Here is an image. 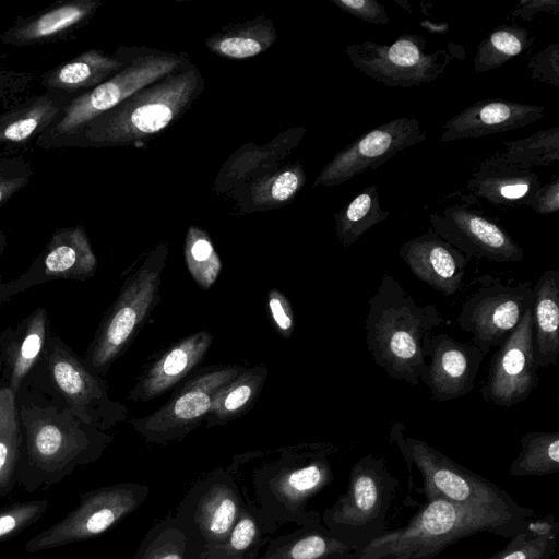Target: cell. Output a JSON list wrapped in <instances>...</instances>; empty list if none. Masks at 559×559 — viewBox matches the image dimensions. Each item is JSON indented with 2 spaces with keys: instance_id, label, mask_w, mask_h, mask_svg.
<instances>
[{
  "instance_id": "6da1fadb",
  "label": "cell",
  "mask_w": 559,
  "mask_h": 559,
  "mask_svg": "<svg viewBox=\"0 0 559 559\" xmlns=\"http://www.w3.org/2000/svg\"><path fill=\"white\" fill-rule=\"evenodd\" d=\"M16 404L22 444L15 484L26 492L59 484L75 468L96 462L112 440L26 379Z\"/></svg>"
},
{
  "instance_id": "7a4b0ae2",
  "label": "cell",
  "mask_w": 559,
  "mask_h": 559,
  "mask_svg": "<svg viewBox=\"0 0 559 559\" xmlns=\"http://www.w3.org/2000/svg\"><path fill=\"white\" fill-rule=\"evenodd\" d=\"M204 87L201 71L190 62L92 120L67 148L144 146L177 122Z\"/></svg>"
},
{
  "instance_id": "3957f363",
  "label": "cell",
  "mask_w": 559,
  "mask_h": 559,
  "mask_svg": "<svg viewBox=\"0 0 559 559\" xmlns=\"http://www.w3.org/2000/svg\"><path fill=\"white\" fill-rule=\"evenodd\" d=\"M527 520L430 495L406 525L388 530L357 548L354 559H431L450 545L477 533L511 538L524 528Z\"/></svg>"
},
{
  "instance_id": "277c9868",
  "label": "cell",
  "mask_w": 559,
  "mask_h": 559,
  "mask_svg": "<svg viewBox=\"0 0 559 559\" xmlns=\"http://www.w3.org/2000/svg\"><path fill=\"white\" fill-rule=\"evenodd\" d=\"M444 322L433 304L417 305L402 284L383 274L368 300L367 349L390 378L417 386L426 365L423 338Z\"/></svg>"
},
{
  "instance_id": "5b68a950",
  "label": "cell",
  "mask_w": 559,
  "mask_h": 559,
  "mask_svg": "<svg viewBox=\"0 0 559 559\" xmlns=\"http://www.w3.org/2000/svg\"><path fill=\"white\" fill-rule=\"evenodd\" d=\"M332 445H311L301 452L285 454L254 474L257 510L270 535L278 526H298L321 521L316 511H307L308 501L333 481L329 461Z\"/></svg>"
},
{
  "instance_id": "8992f818",
  "label": "cell",
  "mask_w": 559,
  "mask_h": 559,
  "mask_svg": "<svg viewBox=\"0 0 559 559\" xmlns=\"http://www.w3.org/2000/svg\"><path fill=\"white\" fill-rule=\"evenodd\" d=\"M186 53L133 48L126 66L91 91L69 102L40 134L35 148H67L92 120L112 109L142 87L189 64Z\"/></svg>"
},
{
  "instance_id": "52a82bcc",
  "label": "cell",
  "mask_w": 559,
  "mask_h": 559,
  "mask_svg": "<svg viewBox=\"0 0 559 559\" xmlns=\"http://www.w3.org/2000/svg\"><path fill=\"white\" fill-rule=\"evenodd\" d=\"M26 380L59 400L79 419L103 431L126 419L127 407L109 397L102 376L51 330L44 355Z\"/></svg>"
},
{
  "instance_id": "ba28073f",
  "label": "cell",
  "mask_w": 559,
  "mask_h": 559,
  "mask_svg": "<svg viewBox=\"0 0 559 559\" xmlns=\"http://www.w3.org/2000/svg\"><path fill=\"white\" fill-rule=\"evenodd\" d=\"M397 485L385 459L367 454L354 464L345 492L324 510L321 523L356 549L367 545L388 531Z\"/></svg>"
},
{
  "instance_id": "9c48e42d",
  "label": "cell",
  "mask_w": 559,
  "mask_h": 559,
  "mask_svg": "<svg viewBox=\"0 0 559 559\" xmlns=\"http://www.w3.org/2000/svg\"><path fill=\"white\" fill-rule=\"evenodd\" d=\"M390 439L400 449L407 466L415 465L420 472L425 496L437 495L461 506L481 507L526 519L535 515L534 510L519 504L506 490L426 441L405 437L402 423L392 425Z\"/></svg>"
},
{
  "instance_id": "30bf717a",
  "label": "cell",
  "mask_w": 559,
  "mask_h": 559,
  "mask_svg": "<svg viewBox=\"0 0 559 559\" xmlns=\"http://www.w3.org/2000/svg\"><path fill=\"white\" fill-rule=\"evenodd\" d=\"M167 255V243H158L128 276L115 302L103 317L83 357L96 373L103 376L108 371L157 302Z\"/></svg>"
},
{
  "instance_id": "8fae6325",
  "label": "cell",
  "mask_w": 559,
  "mask_h": 559,
  "mask_svg": "<svg viewBox=\"0 0 559 559\" xmlns=\"http://www.w3.org/2000/svg\"><path fill=\"white\" fill-rule=\"evenodd\" d=\"M148 493L146 485L131 481L83 491L78 506L29 538L25 550L34 554L97 537L136 510Z\"/></svg>"
},
{
  "instance_id": "7c38bea8",
  "label": "cell",
  "mask_w": 559,
  "mask_h": 559,
  "mask_svg": "<svg viewBox=\"0 0 559 559\" xmlns=\"http://www.w3.org/2000/svg\"><path fill=\"white\" fill-rule=\"evenodd\" d=\"M421 35L403 34L392 44L364 41L346 47L352 66L388 87L411 88L437 80L453 60L445 49L426 50Z\"/></svg>"
},
{
  "instance_id": "4fadbf2b",
  "label": "cell",
  "mask_w": 559,
  "mask_h": 559,
  "mask_svg": "<svg viewBox=\"0 0 559 559\" xmlns=\"http://www.w3.org/2000/svg\"><path fill=\"white\" fill-rule=\"evenodd\" d=\"M245 503L231 473L216 469L188 490L174 516L193 546L204 550L227 540Z\"/></svg>"
},
{
  "instance_id": "5bb4252c",
  "label": "cell",
  "mask_w": 559,
  "mask_h": 559,
  "mask_svg": "<svg viewBox=\"0 0 559 559\" xmlns=\"http://www.w3.org/2000/svg\"><path fill=\"white\" fill-rule=\"evenodd\" d=\"M486 280L465 299L456 318L460 329L472 335L471 342L485 356L509 337L534 301L531 281L512 285Z\"/></svg>"
},
{
  "instance_id": "9a60e30c",
  "label": "cell",
  "mask_w": 559,
  "mask_h": 559,
  "mask_svg": "<svg viewBox=\"0 0 559 559\" xmlns=\"http://www.w3.org/2000/svg\"><path fill=\"white\" fill-rule=\"evenodd\" d=\"M242 370L238 366H223L199 372L153 414L132 419L134 429L153 443L181 439L204 420L218 391Z\"/></svg>"
},
{
  "instance_id": "2e32d148",
  "label": "cell",
  "mask_w": 559,
  "mask_h": 559,
  "mask_svg": "<svg viewBox=\"0 0 559 559\" xmlns=\"http://www.w3.org/2000/svg\"><path fill=\"white\" fill-rule=\"evenodd\" d=\"M426 131L414 118L384 122L338 151L317 176L313 187L344 183L366 170H373L411 146L421 143Z\"/></svg>"
},
{
  "instance_id": "e0dca14e",
  "label": "cell",
  "mask_w": 559,
  "mask_h": 559,
  "mask_svg": "<svg viewBox=\"0 0 559 559\" xmlns=\"http://www.w3.org/2000/svg\"><path fill=\"white\" fill-rule=\"evenodd\" d=\"M534 320L528 308L518 326L492 356L479 389L483 400L500 407L525 401L539 383Z\"/></svg>"
},
{
  "instance_id": "ac0fdd59",
  "label": "cell",
  "mask_w": 559,
  "mask_h": 559,
  "mask_svg": "<svg viewBox=\"0 0 559 559\" xmlns=\"http://www.w3.org/2000/svg\"><path fill=\"white\" fill-rule=\"evenodd\" d=\"M433 231L469 261L519 262L523 248L500 225L474 210L469 203L455 204L429 215Z\"/></svg>"
},
{
  "instance_id": "d6986e66",
  "label": "cell",
  "mask_w": 559,
  "mask_h": 559,
  "mask_svg": "<svg viewBox=\"0 0 559 559\" xmlns=\"http://www.w3.org/2000/svg\"><path fill=\"white\" fill-rule=\"evenodd\" d=\"M97 258L82 225L56 229L41 252L20 276L9 281L12 296L57 280L86 281Z\"/></svg>"
},
{
  "instance_id": "ffe728a7",
  "label": "cell",
  "mask_w": 559,
  "mask_h": 559,
  "mask_svg": "<svg viewBox=\"0 0 559 559\" xmlns=\"http://www.w3.org/2000/svg\"><path fill=\"white\" fill-rule=\"evenodd\" d=\"M423 353L430 360L426 361L420 382L437 402L452 401L473 391L486 357L472 342H460L444 333L426 334Z\"/></svg>"
},
{
  "instance_id": "44dd1931",
  "label": "cell",
  "mask_w": 559,
  "mask_h": 559,
  "mask_svg": "<svg viewBox=\"0 0 559 559\" xmlns=\"http://www.w3.org/2000/svg\"><path fill=\"white\" fill-rule=\"evenodd\" d=\"M102 5L100 0L58 1L34 14L16 16L0 33V41L23 48L70 40L90 24Z\"/></svg>"
},
{
  "instance_id": "7402d4cb",
  "label": "cell",
  "mask_w": 559,
  "mask_h": 559,
  "mask_svg": "<svg viewBox=\"0 0 559 559\" xmlns=\"http://www.w3.org/2000/svg\"><path fill=\"white\" fill-rule=\"evenodd\" d=\"M399 254L419 281L442 295L452 296L463 287L469 260L431 227L404 242Z\"/></svg>"
},
{
  "instance_id": "603a6c76",
  "label": "cell",
  "mask_w": 559,
  "mask_h": 559,
  "mask_svg": "<svg viewBox=\"0 0 559 559\" xmlns=\"http://www.w3.org/2000/svg\"><path fill=\"white\" fill-rule=\"evenodd\" d=\"M545 116L542 105L501 98L476 102L454 115L443 126L441 142L477 139L535 123Z\"/></svg>"
},
{
  "instance_id": "cb8c5ba5",
  "label": "cell",
  "mask_w": 559,
  "mask_h": 559,
  "mask_svg": "<svg viewBox=\"0 0 559 559\" xmlns=\"http://www.w3.org/2000/svg\"><path fill=\"white\" fill-rule=\"evenodd\" d=\"M49 329L45 307L33 310L19 323L0 332L1 384L15 395L41 359Z\"/></svg>"
},
{
  "instance_id": "d4e9b609",
  "label": "cell",
  "mask_w": 559,
  "mask_h": 559,
  "mask_svg": "<svg viewBox=\"0 0 559 559\" xmlns=\"http://www.w3.org/2000/svg\"><path fill=\"white\" fill-rule=\"evenodd\" d=\"M540 186L535 171L508 164L495 153L480 162L466 190L492 205L511 209L532 206Z\"/></svg>"
},
{
  "instance_id": "484cf974",
  "label": "cell",
  "mask_w": 559,
  "mask_h": 559,
  "mask_svg": "<svg viewBox=\"0 0 559 559\" xmlns=\"http://www.w3.org/2000/svg\"><path fill=\"white\" fill-rule=\"evenodd\" d=\"M71 98L43 91L26 96L0 112V147L5 154L35 147L40 134L57 119Z\"/></svg>"
},
{
  "instance_id": "4316f807",
  "label": "cell",
  "mask_w": 559,
  "mask_h": 559,
  "mask_svg": "<svg viewBox=\"0 0 559 559\" xmlns=\"http://www.w3.org/2000/svg\"><path fill=\"white\" fill-rule=\"evenodd\" d=\"M130 52L131 49L124 47L112 55L102 49L85 50L43 73L40 84L45 91L73 99L120 71Z\"/></svg>"
},
{
  "instance_id": "83f0119b",
  "label": "cell",
  "mask_w": 559,
  "mask_h": 559,
  "mask_svg": "<svg viewBox=\"0 0 559 559\" xmlns=\"http://www.w3.org/2000/svg\"><path fill=\"white\" fill-rule=\"evenodd\" d=\"M212 341L211 333L201 331L173 345L146 370L129 399L147 401L168 391L201 362Z\"/></svg>"
},
{
  "instance_id": "f1b7e54d",
  "label": "cell",
  "mask_w": 559,
  "mask_h": 559,
  "mask_svg": "<svg viewBox=\"0 0 559 559\" xmlns=\"http://www.w3.org/2000/svg\"><path fill=\"white\" fill-rule=\"evenodd\" d=\"M355 554L320 521L269 540L257 559H354Z\"/></svg>"
},
{
  "instance_id": "f546056e",
  "label": "cell",
  "mask_w": 559,
  "mask_h": 559,
  "mask_svg": "<svg viewBox=\"0 0 559 559\" xmlns=\"http://www.w3.org/2000/svg\"><path fill=\"white\" fill-rule=\"evenodd\" d=\"M534 344L539 368L557 366L559 355V270L544 271L533 286Z\"/></svg>"
},
{
  "instance_id": "4dcf8cb0",
  "label": "cell",
  "mask_w": 559,
  "mask_h": 559,
  "mask_svg": "<svg viewBox=\"0 0 559 559\" xmlns=\"http://www.w3.org/2000/svg\"><path fill=\"white\" fill-rule=\"evenodd\" d=\"M277 39L276 27L264 16L231 25L205 40L206 48L223 58L242 60L263 53Z\"/></svg>"
},
{
  "instance_id": "1f68e13d",
  "label": "cell",
  "mask_w": 559,
  "mask_h": 559,
  "mask_svg": "<svg viewBox=\"0 0 559 559\" xmlns=\"http://www.w3.org/2000/svg\"><path fill=\"white\" fill-rule=\"evenodd\" d=\"M255 504L246 499L242 513L223 544L198 550L190 542L188 559H257L269 542Z\"/></svg>"
},
{
  "instance_id": "d6a6232c",
  "label": "cell",
  "mask_w": 559,
  "mask_h": 559,
  "mask_svg": "<svg viewBox=\"0 0 559 559\" xmlns=\"http://www.w3.org/2000/svg\"><path fill=\"white\" fill-rule=\"evenodd\" d=\"M559 521L555 513L528 519L507 546L488 559H551L556 552Z\"/></svg>"
},
{
  "instance_id": "836d02e7",
  "label": "cell",
  "mask_w": 559,
  "mask_h": 559,
  "mask_svg": "<svg viewBox=\"0 0 559 559\" xmlns=\"http://www.w3.org/2000/svg\"><path fill=\"white\" fill-rule=\"evenodd\" d=\"M266 376L264 366L243 369L215 395L204 418L207 425H222L239 416L257 397Z\"/></svg>"
},
{
  "instance_id": "e575fe53",
  "label": "cell",
  "mask_w": 559,
  "mask_h": 559,
  "mask_svg": "<svg viewBox=\"0 0 559 559\" xmlns=\"http://www.w3.org/2000/svg\"><path fill=\"white\" fill-rule=\"evenodd\" d=\"M389 215L380 206L377 185L371 183L334 214L336 237L343 247H349Z\"/></svg>"
},
{
  "instance_id": "d590c367",
  "label": "cell",
  "mask_w": 559,
  "mask_h": 559,
  "mask_svg": "<svg viewBox=\"0 0 559 559\" xmlns=\"http://www.w3.org/2000/svg\"><path fill=\"white\" fill-rule=\"evenodd\" d=\"M22 444V430L16 395L7 386L0 389V496L15 485V473Z\"/></svg>"
},
{
  "instance_id": "8d00e7d4",
  "label": "cell",
  "mask_w": 559,
  "mask_h": 559,
  "mask_svg": "<svg viewBox=\"0 0 559 559\" xmlns=\"http://www.w3.org/2000/svg\"><path fill=\"white\" fill-rule=\"evenodd\" d=\"M512 461L511 476H544L559 472V431H527Z\"/></svg>"
},
{
  "instance_id": "74e56055",
  "label": "cell",
  "mask_w": 559,
  "mask_h": 559,
  "mask_svg": "<svg viewBox=\"0 0 559 559\" xmlns=\"http://www.w3.org/2000/svg\"><path fill=\"white\" fill-rule=\"evenodd\" d=\"M306 183L300 163L289 164L273 174L250 181L248 201L251 207L269 210L290 202Z\"/></svg>"
},
{
  "instance_id": "f35d334b",
  "label": "cell",
  "mask_w": 559,
  "mask_h": 559,
  "mask_svg": "<svg viewBox=\"0 0 559 559\" xmlns=\"http://www.w3.org/2000/svg\"><path fill=\"white\" fill-rule=\"evenodd\" d=\"M534 41L527 29L518 25H501L489 32L477 45L474 70H495L528 49Z\"/></svg>"
},
{
  "instance_id": "ab89813d",
  "label": "cell",
  "mask_w": 559,
  "mask_h": 559,
  "mask_svg": "<svg viewBox=\"0 0 559 559\" xmlns=\"http://www.w3.org/2000/svg\"><path fill=\"white\" fill-rule=\"evenodd\" d=\"M504 151L497 152V156L511 165L523 169L546 167L559 162V127L538 130L532 135L504 142Z\"/></svg>"
},
{
  "instance_id": "60d3db41",
  "label": "cell",
  "mask_w": 559,
  "mask_h": 559,
  "mask_svg": "<svg viewBox=\"0 0 559 559\" xmlns=\"http://www.w3.org/2000/svg\"><path fill=\"white\" fill-rule=\"evenodd\" d=\"M190 539L174 515L154 524L146 533L133 559H188Z\"/></svg>"
},
{
  "instance_id": "b9f144b4",
  "label": "cell",
  "mask_w": 559,
  "mask_h": 559,
  "mask_svg": "<svg viewBox=\"0 0 559 559\" xmlns=\"http://www.w3.org/2000/svg\"><path fill=\"white\" fill-rule=\"evenodd\" d=\"M185 259L197 284L209 289L215 283L222 263L209 234L198 226H191L187 230Z\"/></svg>"
},
{
  "instance_id": "7bdbcfd3",
  "label": "cell",
  "mask_w": 559,
  "mask_h": 559,
  "mask_svg": "<svg viewBox=\"0 0 559 559\" xmlns=\"http://www.w3.org/2000/svg\"><path fill=\"white\" fill-rule=\"evenodd\" d=\"M48 500L14 502L0 509V543L37 522L48 509Z\"/></svg>"
},
{
  "instance_id": "ee69618b",
  "label": "cell",
  "mask_w": 559,
  "mask_h": 559,
  "mask_svg": "<svg viewBox=\"0 0 559 559\" xmlns=\"http://www.w3.org/2000/svg\"><path fill=\"white\" fill-rule=\"evenodd\" d=\"M35 170L22 154L0 155V207L25 188Z\"/></svg>"
},
{
  "instance_id": "f6af8a7d",
  "label": "cell",
  "mask_w": 559,
  "mask_h": 559,
  "mask_svg": "<svg viewBox=\"0 0 559 559\" xmlns=\"http://www.w3.org/2000/svg\"><path fill=\"white\" fill-rule=\"evenodd\" d=\"M7 56L0 53V112L27 96L35 74L5 66Z\"/></svg>"
},
{
  "instance_id": "bcb514c9",
  "label": "cell",
  "mask_w": 559,
  "mask_h": 559,
  "mask_svg": "<svg viewBox=\"0 0 559 559\" xmlns=\"http://www.w3.org/2000/svg\"><path fill=\"white\" fill-rule=\"evenodd\" d=\"M534 81L559 87V43H554L538 51L527 63Z\"/></svg>"
},
{
  "instance_id": "7dc6e473",
  "label": "cell",
  "mask_w": 559,
  "mask_h": 559,
  "mask_svg": "<svg viewBox=\"0 0 559 559\" xmlns=\"http://www.w3.org/2000/svg\"><path fill=\"white\" fill-rule=\"evenodd\" d=\"M342 11L367 23L386 25L390 16L382 3L377 0H331Z\"/></svg>"
},
{
  "instance_id": "c3c4849f",
  "label": "cell",
  "mask_w": 559,
  "mask_h": 559,
  "mask_svg": "<svg viewBox=\"0 0 559 559\" xmlns=\"http://www.w3.org/2000/svg\"><path fill=\"white\" fill-rule=\"evenodd\" d=\"M269 309L273 322L284 337H289L294 330L293 309L280 290L271 289L267 298Z\"/></svg>"
},
{
  "instance_id": "681fc988",
  "label": "cell",
  "mask_w": 559,
  "mask_h": 559,
  "mask_svg": "<svg viewBox=\"0 0 559 559\" xmlns=\"http://www.w3.org/2000/svg\"><path fill=\"white\" fill-rule=\"evenodd\" d=\"M536 213L547 215L559 210V177L555 176L549 182L542 185L531 206Z\"/></svg>"
},
{
  "instance_id": "f907efd6",
  "label": "cell",
  "mask_w": 559,
  "mask_h": 559,
  "mask_svg": "<svg viewBox=\"0 0 559 559\" xmlns=\"http://www.w3.org/2000/svg\"><path fill=\"white\" fill-rule=\"evenodd\" d=\"M551 12L555 15L559 13L558 0H520L518 5L511 11L510 19H521L531 21L537 13Z\"/></svg>"
},
{
  "instance_id": "816d5d0a",
  "label": "cell",
  "mask_w": 559,
  "mask_h": 559,
  "mask_svg": "<svg viewBox=\"0 0 559 559\" xmlns=\"http://www.w3.org/2000/svg\"><path fill=\"white\" fill-rule=\"evenodd\" d=\"M12 297L9 282H4L0 275V306L9 301Z\"/></svg>"
},
{
  "instance_id": "f5cc1de1",
  "label": "cell",
  "mask_w": 559,
  "mask_h": 559,
  "mask_svg": "<svg viewBox=\"0 0 559 559\" xmlns=\"http://www.w3.org/2000/svg\"><path fill=\"white\" fill-rule=\"evenodd\" d=\"M7 245H8L7 235H5V233L0 230V258L3 254Z\"/></svg>"
},
{
  "instance_id": "db71d44e",
  "label": "cell",
  "mask_w": 559,
  "mask_h": 559,
  "mask_svg": "<svg viewBox=\"0 0 559 559\" xmlns=\"http://www.w3.org/2000/svg\"><path fill=\"white\" fill-rule=\"evenodd\" d=\"M1 374H2V367H1V362H0V389L2 386V384H1Z\"/></svg>"
}]
</instances>
